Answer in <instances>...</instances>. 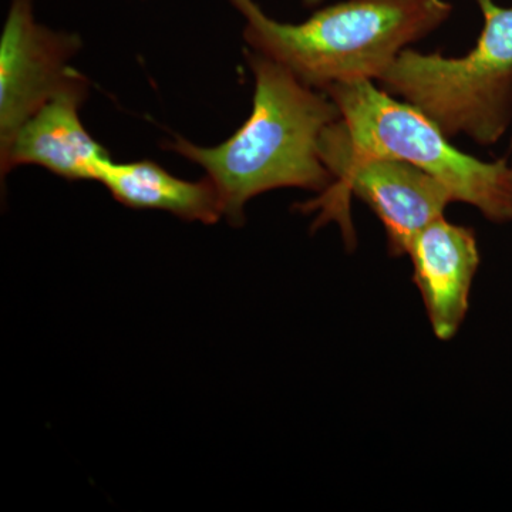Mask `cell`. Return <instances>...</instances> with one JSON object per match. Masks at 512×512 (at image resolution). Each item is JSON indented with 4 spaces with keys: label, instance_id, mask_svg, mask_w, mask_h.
Segmentation results:
<instances>
[{
    "label": "cell",
    "instance_id": "6da1fadb",
    "mask_svg": "<svg viewBox=\"0 0 512 512\" xmlns=\"http://www.w3.org/2000/svg\"><path fill=\"white\" fill-rule=\"evenodd\" d=\"M245 57L254 74V100L234 136L215 147L175 136L164 146L204 168L220 194L225 220L234 227L244 224L248 202L264 192L328 190L333 177L320 157V138L340 117L328 94L282 64L252 49Z\"/></svg>",
    "mask_w": 512,
    "mask_h": 512
},
{
    "label": "cell",
    "instance_id": "7a4b0ae2",
    "mask_svg": "<svg viewBox=\"0 0 512 512\" xmlns=\"http://www.w3.org/2000/svg\"><path fill=\"white\" fill-rule=\"evenodd\" d=\"M245 19L255 52L291 70L320 92L332 84L379 80L412 43L451 15L446 0H346L302 23L268 18L254 0H228Z\"/></svg>",
    "mask_w": 512,
    "mask_h": 512
},
{
    "label": "cell",
    "instance_id": "3957f363",
    "mask_svg": "<svg viewBox=\"0 0 512 512\" xmlns=\"http://www.w3.org/2000/svg\"><path fill=\"white\" fill-rule=\"evenodd\" d=\"M372 82L353 80L323 90L340 113L320 138V157L332 177L362 161L392 158L427 171L454 201L473 205L487 220H512L510 167L504 161L485 163L457 150L429 117Z\"/></svg>",
    "mask_w": 512,
    "mask_h": 512
},
{
    "label": "cell",
    "instance_id": "277c9868",
    "mask_svg": "<svg viewBox=\"0 0 512 512\" xmlns=\"http://www.w3.org/2000/svg\"><path fill=\"white\" fill-rule=\"evenodd\" d=\"M477 3L484 26L468 55H426L406 47L377 82L429 117L448 138L464 134L491 146L512 120V8L494 0Z\"/></svg>",
    "mask_w": 512,
    "mask_h": 512
},
{
    "label": "cell",
    "instance_id": "5b68a950",
    "mask_svg": "<svg viewBox=\"0 0 512 512\" xmlns=\"http://www.w3.org/2000/svg\"><path fill=\"white\" fill-rule=\"evenodd\" d=\"M366 202L387 235L390 254L409 252L413 239L431 222L444 217L453 195L446 185L416 165L392 158H373L333 175V184L316 200L301 205L319 212L316 225L330 220L348 227V195Z\"/></svg>",
    "mask_w": 512,
    "mask_h": 512
},
{
    "label": "cell",
    "instance_id": "8992f818",
    "mask_svg": "<svg viewBox=\"0 0 512 512\" xmlns=\"http://www.w3.org/2000/svg\"><path fill=\"white\" fill-rule=\"evenodd\" d=\"M80 47L79 36L37 23L33 0H12L0 36V148L47 101L87 80L70 66Z\"/></svg>",
    "mask_w": 512,
    "mask_h": 512
},
{
    "label": "cell",
    "instance_id": "52a82bcc",
    "mask_svg": "<svg viewBox=\"0 0 512 512\" xmlns=\"http://www.w3.org/2000/svg\"><path fill=\"white\" fill-rule=\"evenodd\" d=\"M87 80L63 90L36 111L0 148L2 177L20 165H37L69 181H100L113 163L80 119L89 96Z\"/></svg>",
    "mask_w": 512,
    "mask_h": 512
},
{
    "label": "cell",
    "instance_id": "ba28073f",
    "mask_svg": "<svg viewBox=\"0 0 512 512\" xmlns=\"http://www.w3.org/2000/svg\"><path fill=\"white\" fill-rule=\"evenodd\" d=\"M407 255L412 258L414 284L434 335L440 340L453 339L466 319L471 286L480 265L473 231L440 217L413 239Z\"/></svg>",
    "mask_w": 512,
    "mask_h": 512
},
{
    "label": "cell",
    "instance_id": "9c48e42d",
    "mask_svg": "<svg viewBox=\"0 0 512 512\" xmlns=\"http://www.w3.org/2000/svg\"><path fill=\"white\" fill-rule=\"evenodd\" d=\"M99 183L121 205L133 210L170 212L180 220L217 224L224 218L220 194L210 178L187 181L154 161L111 163Z\"/></svg>",
    "mask_w": 512,
    "mask_h": 512
},
{
    "label": "cell",
    "instance_id": "30bf717a",
    "mask_svg": "<svg viewBox=\"0 0 512 512\" xmlns=\"http://www.w3.org/2000/svg\"><path fill=\"white\" fill-rule=\"evenodd\" d=\"M302 2L305 6H316L319 5L322 0H302Z\"/></svg>",
    "mask_w": 512,
    "mask_h": 512
},
{
    "label": "cell",
    "instance_id": "8fae6325",
    "mask_svg": "<svg viewBox=\"0 0 512 512\" xmlns=\"http://www.w3.org/2000/svg\"><path fill=\"white\" fill-rule=\"evenodd\" d=\"M508 184H510V192L512 197V165L510 167V173H508Z\"/></svg>",
    "mask_w": 512,
    "mask_h": 512
}]
</instances>
